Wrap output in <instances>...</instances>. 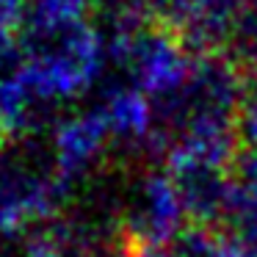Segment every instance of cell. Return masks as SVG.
<instances>
[{
	"instance_id": "9c48e42d",
	"label": "cell",
	"mask_w": 257,
	"mask_h": 257,
	"mask_svg": "<svg viewBox=\"0 0 257 257\" xmlns=\"http://www.w3.org/2000/svg\"><path fill=\"white\" fill-rule=\"evenodd\" d=\"M94 0H28L25 45L50 42L89 23Z\"/></svg>"
},
{
	"instance_id": "5b68a950",
	"label": "cell",
	"mask_w": 257,
	"mask_h": 257,
	"mask_svg": "<svg viewBox=\"0 0 257 257\" xmlns=\"http://www.w3.org/2000/svg\"><path fill=\"white\" fill-rule=\"evenodd\" d=\"M111 136L97 108L67 111L50 122L47 136V158L56 174L75 188L78 183H89L102 169L111 152Z\"/></svg>"
},
{
	"instance_id": "7a4b0ae2",
	"label": "cell",
	"mask_w": 257,
	"mask_h": 257,
	"mask_svg": "<svg viewBox=\"0 0 257 257\" xmlns=\"http://www.w3.org/2000/svg\"><path fill=\"white\" fill-rule=\"evenodd\" d=\"M72 194L45 150L20 144L0 158V238H28L56 221Z\"/></svg>"
},
{
	"instance_id": "9a60e30c",
	"label": "cell",
	"mask_w": 257,
	"mask_h": 257,
	"mask_svg": "<svg viewBox=\"0 0 257 257\" xmlns=\"http://www.w3.org/2000/svg\"><path fill=\"white\" fill-rule=\"evenodd\" d=\"M6 139H9V133H6V127H3V122H0V158L6 152Z\"/></svg>"
},
{
	"instance_id": "2e32d148",
	"label": "cell",
	"mask_w": 257,
	"mask_h": 257,
	"mask_svg": "<svg viewBox=\"0 0 257 257\" xmlns=\"http://www.w3.org/2000/svg\"><path fill=\"white\" fill-rule=\"evenodd\" d=\"M0 257H14V254H6V251H0Z\"/></svg>"
},
{
	"instance_id": "ba28073f",
	"label": "cell",
	"mask_w": 257,
	"mask_h": 257,
	"mask_svg": "<svg viewBox=\"0 0 257 257\" xmlns=\"http://www.w3.org/2000/svg\"><path fill=\"white\" fill-rule=\"evenodd\" d=\"M150 20L152 12L144 0H100L94 25L105 39L111 64H116L150 31Z\"/></svg>"
},
{
	"instance_id": "277c9868",
	"label": "cell",
	"mask_w": 257,
	"mask_h": 257,
	"mask_svg": "<svg viewBox=\"0 0 257 257\" xmlns=\"http://www.w3.org/2000/svg\"><path fill=\"white\" fill-rule=\"evenodd\" d=\"M196 53L174 31L150 28L122 58L116 67L127 72V83L150 97L155 111L174 100L194 72Z\"/></svg>"
},
{
	"instance_id": "8fae6325",
	"label": "cell",
	"mask_w": 257,
	"mask_h": 257,
	"mask_svg": "<svg viewBox=\"0 0 257 257\" xmlns=\"http://www.w3.org/2000/svg\"><path fill=\"white\" fill-rule=\"evenodd\" d=\"M235 133L246 150L257 152V67L240 78L238 108H235Z\"/></svg>"
},
{
	"instance_id": "5bb4252c",
	"label": "cell",
	"mask_w": 257,
	"mask_h": 257,
	"mask_svg": "<svg viewBox=\"0 0 257 257\" xmlns=\"http://www.w3.org/2000/svg\"><path fill=\"white\" fill-rule=\"evenodd\" d=\"M119 257H177L172 246H127Z\"/></svg>"
},
{
	"instance_id": "30bf717a",
	"label": "cell",
	"mask_w": 257,
	"mask_h": 257,
	"mask_svg": "<svg viewBox=\"0 0 257 257\" xmlns=\"http://www.w3.org/2000/svg\"><path fill=\"white\" fill-rule=\"evenodd\" d=\"M28 0H0V75L20 61Z\"/></svg>"
},
{
	"instance_id": "6da1fadb",
	"label": "cell",
	"mask_w": 257,
	"mask_h": 257,
	"mask_svg": "<svg viewBox=\"0 0 257 257\" xmlns=\"http://www.w3.org/2000/svg\"><path fill=\"white\" fill-rule=\"evenodd\" d=\"M108 58L105 39L97 25L86 23L69 34L39 45H25V53L12 67L31 100L47 119L53 111L83 100L102 80Z\"/></svg>"
},
{
	"instance_id": "4fadbf2b",
	"label": "cell",
	"mask_w": 257,
	"mask_h": 257,
	"mask_svg": "<svg viewBox=\"0 0 257 257\" xmlns=\"http://www.w3.org/2000/svg\"><path fill=\"white\" fill-rule=\"evenodd\" d=\"M232 185L249 196H257V152L254 150H246L238 158L235 174H232Z\"/></svg>"
},
{
	"instance_id": "7c38bea8",
	"label": "cell",
	"mask_w": 257,
	"mask_h": 257,
	"mask_svg": "<svg viewBox=\"0 0 257 257\" xmlns=\"http://www.w3.org/2000/svg\"><path fill=\"white\" fill-rule=\"evenodd\" d=\"M229 45L238 58L257 67V0H238Z\"/></svg>"
},
{
	"instance_id": "3957f363",
	"label": "cell",
	"mask_w": 257,
	"mask_h": 257,
	"mask_svg": "<svg viewBox=\"0 0 257 257\" xmlns=\"http://www.w3.org/2000/svg\"><path fill=\"white\" fill-rule=\"evenodd\" d=\"M185 205L169 172L147 169L119 196V232L127 246H169L185 232Z\"/></svg>"
},
{
	"instance_id": "8992f818",
	"label": "cell",
	"mask_w": 257,
	"mask_h": 257,
	"mask_svg": "<svg viewBox=\"0 0 257 257\" xmlns=\"http://www.w3.org/2000/svg\"><path fill=\"white\" fill-rule=\"evenodd\" d=\"M102 122L108 127L111 144L127 155H147L163 150V130L158 111L150 97H144L130 83H113L102 91L97 102Z\"/></svg>"
},
{
	"instance_id": "52a82bcc",
	"label": "cell",
	"mask_w": 257,
	"mask_h": 257,
	"mask_svg": "<svg viewBox=\"0 0 257 257\" xmlns=\"http://www.w3.org/2000/svg\"><path fill=\"white\" fill-rule=\"evenodd\" d=\"M194 53H218L229 42L238 0H144Z\"/></svg>"
}]
</instances>
